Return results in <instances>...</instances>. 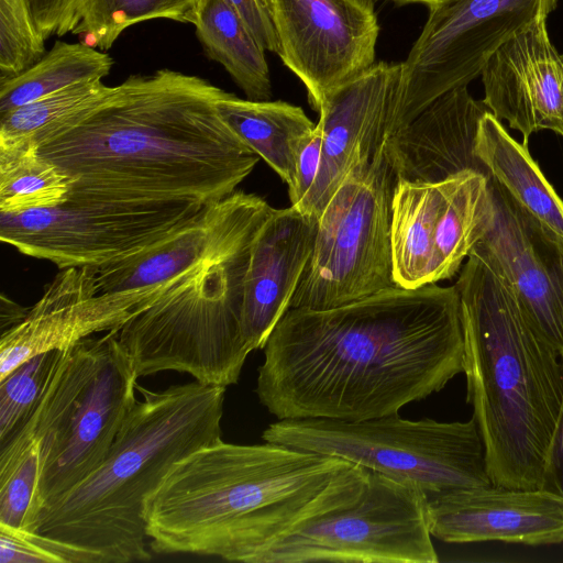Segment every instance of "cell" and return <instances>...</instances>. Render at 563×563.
I'll list each match as a JSON object with an SVG mask.
<instances>
[{
    "mask_svg": "<svg viewBox=\"0 0 563 563\" xmlns=\"http://www.w3.org/2000/svg\"><path fill=\"white\" fill-rule=\"evenodd\" d=\"M455 286L391 287L329 309L289 308L264 346L255 393L278 420L398 412L463 373Z\"/></svg>",
    "mask_w": 563,
    "mask_h": 563,
    "instance_id": "1",
    "label": "cell"
},
{
    "mask_svg": "<svg viewBox=\"0 0 563 563\" xmlns=\"http://www.w3.org/2000/svg\"><path fill=\"white\" fill-rule=\"evenodd\" d=\"M227 91L178 70L131 75L38 146L73 180L67 199H223L260 161L220 115Z\"/></svg>",
    "mask_w": 563,
    "mask_h": 563,
    "instance_id": "2",
    "label": "cell"
},
{
    "mask_svg": "<svg viewBox=\"0 0 563 563\" xmlns=\"http://www.w3.org/2000/svg\"><path fill=\"white\" fill-rule=\"evenodd\" d=\"M367 474L278 443L219 439L176 463L145 499L150 549L252 563L302 521L354 500Z\"/></svg>",
    "mask_w": 563,
    "mask_h": 563,
    "instance_id": "3",
    "label": "cell"
},
{
    "mask_svg": "<svg viewBox=\"0 0 563 563\" xmlns=\"http://www.w3.org/2000/svg\"><path fill=\"white\" fill-rule=\"evenodd\" d=\"M454 285L464 338L466 400L493 484L544 488L551 438L563 401V360L514 290L472 250Z\"/></svg>",
    "mask_w": 563,
    "mask_h": 563,
    "instance_id": "4",
    "label": "cell"
},
{
    "mask_svg": "<svg viewBox=\"0 0 563 563\" xmlns=\"http://www.w3.org/2000/svg\"><path fill=\"white\" fill-rule=\"evenodd\" d=\"M225 389L197 380L163 390L136 384L142 399L102 463L43 510L36 531L88 550L100 563L150 560L145 499L176 463L221 439Z\"/></svg>",
    "mask_w": 563,
    "mask_h": 563,
    "instance_id": "5",
    "label": "cell"
},
{
    "mask_svg": "<svg viewBox=\"0 0 563 563\" xmlns=\"http://www.w3.org/2000/svg\"><path fill=\"white\" fill-rule=\"evenodd\" d=\"M262 197L235 190L213 253L175 280L119 330L139 377L164 371L205 384H236L251 353L242 330L244 282L253 242L273 211Z\"/></svg>",
    "mask_w": 563,
    "mask_h": 563,
    "instance_id": "6",
    "label": "cell"
},
{
    "mask_svg": "<svg viewBox=\"0 0 563 563\" xmlns=\"http://www.w3.org/2000/svg\"><path fill=\"white\" fill-rule=\"evenodd\" d=\"M262 439L406 482L426 500L492 484L473 417L464 422L408 420L398 412L363 421L284 419L269 424Z\"/></svg>",
    "mask_w": 563,
    "mask_h": 563,
    "instance_id": "7",
    "label": "cell"
},
{
    "mask_svg": "<svg viewBox=\"0 0 563 563\" xmlns=\"http://www.w3.org/2000/svg\"><path fill=\"white\" fill-rule=\"evenodd\" d=\"M396 181L384 150L350 169L318 218L289 308L329 309L397 286L390 241Z\"/></svg>",
    "mask_w": 563,
    "mask_h": 563,
    "instance_id": "8",
    "label": "cell"
},
{
    "mask_svg": "<svg viewBox=\"0 0 563 563\" xmlns=\"http://www.w3.org/2000/svg\"><path fill=\"white\" fill-rule=\"evenodd\" d=\"M431 537L423 494L368 470L354 500L302 521L252 563H437Z\"/></svg>",
    "mask_w": 563,
    "mask_h": 563,
    "instance_id": "9",
    "label": "cell"
},
{
    "mask_svg": "<svg viewBox=\"0 0 563 563\" xmlns=\"http://www.w3.org/2000/svg\"><path fill=\"white\" fill-rule=\"evenodd\" d=\"M196 200L121 202L67 199L49 208L0 211V240L59 269L100 267L155 242L195 216Z\"/></svg>",
    "mask_w": 563,
    "mask_h": 563,
    "instance_id": "10",
    "label": "cell"
},
{
    "mask_svg": "<svg viewBox=\"0 0 563 563\" xmlns=\"http://www.w3.org/2000/svg\"><path fill=\"white\" fill-rule=\"evenodd\" d=\"M558 0H443L401 63V129L445 92L481 76L507 40L548 18Z\"/></svg>",
    "mask_w": 563,
    "mask_h": 563,
    "instance_id": "11",
    "label": "cell"
},
{
    "mask_svg": "<svg viewBox=\"0 0 563 563\" xmlns=\"http://www.w3.org/2000/svg\"><path fill=\"white\" fill-rule=\"evenodd\" d=\"M271 14L278 55L317 112L375 65L379 25L373 0H272Z\"/></svg>",
    "mask_w": 563,
    "mask_h": 563,
    "instance_id": "12",
    "label": "cell"
},
{
    "mask_svg": "<svg viewBox=\"0 0 563 563\" xmlns=\"http://www.w3.org/2000/svg\"><path fill=\"white\" fill-rule=\"evenodd\" d=\"M137 378L119 330L98 336L90 374L59 427L41 478L44 509L102 463L137 400Z\"/></svg>",
    "mask_w": 563,
    "mask_h": 563,
    "instance_id": "13",
    "label": "cell"
},
{
    "mask_svg": "<svg viewBox=\"0 0 563 563\" xmlns=\"http://www.w3.org/2000/svg\"><path fill=\"white\" fill-rule=\"evenodd\" d=\"M98 268L85 265L59 269L25 316L1 332L0 379L32 356L66 350L99 332L120 330L173 284L100 292Z\"/></svg>",
    "mask_w": 563,
    "mask_h": 563,
    "instance_id": "14",
    "label": "cell"
},
{
    "mask_svg": "<svg viewBox=\"0 0 563 563\" xmlns=\"http://www.w3.org/2000/svg\"><path fill=\"white\" fill-rule=\"evenodd\" d=\"M492 216L473 247L507 280L526 313L563 360V240L488 175Z\"/></svg>",
    "mask_w": 563,
    "mask_h": 563,
    "instance_id": "15",
    "label": "cell"
},
{
    "mask_svg": "<svg viewBox=\"0 0 563 563\" xmlns=\"http://www.w3.org/2000/svg\"><path fill=\"white\" fill-rule=\"evenodd\" d=\"M400 78L401 63H375L327 98L317 122L322 131L320 168L306 198L292 207L318 219L350 169L384 150L400 130Z\"/></svg>",
    "mask_w": 563,
    "mask_h": 563,
    "instance_id": "16",
    "label": "cell"
},
{
    "mask_svg": "<svg viewBox=\"0 0 563 563\" xmlns=\"http://www.w3.org/2000/svg\"><path fill=\"white\" fill-rule=\"evenodd\" d=\"M432 537L448 543H563V497L544 488L489 484L426 500Z\"/></svg>",
    "mask_w": 563,
    "mask_h": 563,
    "instance_id": "17",
    "label": "cell"
},
{
    "mask_svg": "<svg viewBox=\"0 0 563 563\" xmlns=\"http://www.w3.org/2000/svg\"><path fill=\"white\" fill-rule=\"evenodd\" d=\"M483 102L522 134L549 130L563 136V53L551 43L547 18L507 40L482 70Z\"/></svg>",
    "mask_w": 563,
    "mask_h": 563,
    "instance_id": "18",
    "label": "cell"
},
{
    "mask_svg": "<svg viewBox=\"0 0 563 563\" xmlns=\"http://www.w3.org/2000/svg\"><path fill=\"white\" fill-rule=\"evenodd\" d=\"M488 111L467 86L435 99L385 142V156L396 179L432 184L466 172L488 177L476 153L479 122Z\"/></svg>",
    "mask_w": 563,
    "mask_h": 563,
    "instance_id": "19",
    "label": "cell"
},
{
    "mask_svg": "<svg viewBox=\"0 0 563 563\" xmlns=\"http://www.w3.org/2000/svg\"><path fill=\"white\" fill-rule=\"evenodd\" d=\"M318 219L290 206L273 209L251 250L244 282L242 330L250 352L264 349L290 307L310 258Z\"/></svg>",
    "mask_w": 563,
    "mask_h": 563,
    "instance_id": "20",
    "label": "cell"
},
{
    "mask_svg": "<svg viewBox=\"0 0 563 563\" xmlns=\"http://www.w3.org/2000/svg\"><path fill=\"white\" fill-rule=\"evenodd\" d=\"M232 209V194L205 205L155 242L98 268L100 292L169 285L207 260L219 245Z\"/></svg>",
    "mask_w": 563,
    "mask_h": 563,
    "instance_id": "21",
    "label": "cell"
},
{
    "mask_svg": "<svg viewBox=\"0 0 563 563\" xmlns=\"http://www.w3.org/2000/svg\"><path fill=\"white\" fill-rule=\"evenodd\" d=\"M440 181L397 180L391 205L393 276L401 288L415 289L442 280L434 242Z\"/></svg>",
    "mask_w": 563,
    "mask_h": 563,
    "instance_id": "22",
    "label": "cell"
},
{
    "mask_svg": "<svg viewBox=\"0 0 563 563\" xmlns=\"http://www.w3.org/2000/svg\"><path fill=\"white\" fill-rule=\"evenodd\" d=\"M217 108L238 136L290 187L298 150L317 123L298 106L241 99L228 91Z\"/></svg>",
    "mask_w": 563,
    "mask_h": 563,
    "instance_id": "23",
    "label": "cell"
},
{
    "mask_svg": "<svg viewBox=\"0 0 563 563\" xmlns=\"http://www.w3.org/2000/svg\"><path fill=\"white\" fill-rule=\"evenodd\" d=\"M476 153L488 175L534 218L563 240V200L531 157L488 111L479 122Z\"/></svg>",
    "mask_w": 563,
    "mask_h": 563,
    "instance_id": "24",
    "label": "cell"
},
{
    "mask_svg": "<svg viewBox=\"0 0 563 563\" xmlns=\"http://www.w3.org/2000/svg\"><path fill=\"white\" fill-rule=\"evenodd\" d=\"M194 25L205 54L224 67L246 99H271L265 49L228 2L202 0Z\"/></svg>",
    "mask_w": 563,
    "mask_h": 563,
    "instance_id": "25",
    "label": "cell"
},
{
    "mask_svg": "<svg viewBox=\"0 0 563 563\" xmlns=\"http://www.w3.org/2000/svg\"><path fill=\"white\" fill-rule=\"evenodd\" d=\"M492 216L487 177L466 172L440 181L434 242L442 280L454 276L486 232Z\"/></svg>",
    "mask_w": 563,
    "mask_h": 563,
    "instance_id": "26",
    "label": "cell"
},
{
    "mask_svg": "<svg viewBox=\"0 0 563 563\" xmlns=\"http://www.w3.org/2000/svg\"><path fill=\"white\" fill-rule=\"evenodd\" d=\"M112 66V57L103 51L56 41L31 67L0 81V115L68 86L102 79Z\"/></svg>",
    "mask_w": 563,
    "mask_h": 563,
    "instance_id": "27",
    "label": "cell"
},
{
    "mask_svg": "<svg viewBox=\"0 0 563 563\" xmlns=\"http://www.w3.org/2000/svg\"><path fill=\"white\" fill-rule=\"evenodd\" d=\"M101 79L81 81L0 115V145L47 142L115 91Z\"/></svg>",
    "mask_w": 563,
    "mask_h": 563,
    "instance_id": "28",
    "label": "cell"
},
{
    "mask_svg": "<svg viewBox=\"0 0 563 563\" xmlns=\"http://www.w3.org/2000/svg\"><path fill=\"white\" fill-rule=\"evenodd\" d=\"M73 180L33 143L0 145V211L16 213L67 201Z\"/></svg>",
    "mask_w": 563,
    "mask_h": 563,
    "instance_id": "29",
    "label": "cell"
},
{
    "mask_svg": "<svg viewBox=\"0 0 563 563\" xmlns=\"http://www.w3.org/2000/svg\"><path fill=\"white\" fill-rule=\"evenodd\" d=\"M202 0H92L74 30L81 43L100 51L112 47L128 27L165 19L195 24Z\"/></svg>",
    "mask_w": 563,
    "mask_h": 563,
    "instance_id": "30",
    "label": "cell"
},
{
    "mask_svg": "<svg viewBox=\"0 0 563 563\" xmlns=\"http://www.w3.org/2000/svg\"><path fill=\"white\" fill-rule=\"evenodd\" d=\"M62 351L32 356L0 379V445L33 411Z\"/></svg>",
    "mask_w": 563,
    "mask_h": 563,
    "instance_id": "31",
    "label": "cell"
},
{
    "mask_svg": "<svg viewBox=\"0 0 563 563\" xmlns=\"http://www.w3.org/2000/svg\"><path fill=\"white\" fill-rule=\"evenodd\" d=\"M30 0H0V81L35 64L46 53Z\"/></svg>",
    "mask_w": 563,
    "mask_h": 563,
    "instance_id": "32",
    "label": "cell"
},
{
    "mask_svg": "<svg viewBox=\"0 0 563 563\" xmlns=\"http://www.w3.org/2000/svg\"><path fill=\"white\" fill-rule=\"evenodd\" d=\"M0 563H100V559L37 531L0 522Z\"/></svg>",
    "mask_w": 563,
    "mask_h": 563,
    "instance_id": "33",
    "label": "cell"
},
{
    "mask_svg": "<svg viewBox=\"0 0 563 563\" xmlns=\"http://www.w3.org/2000/svg\"><path fill=\"white\" fill-rule=\"evenodd\" d=\"M92 0H30L31 13L40 34L45 38L73 33Z\"/></svg>",
    "mask_w": 563,
    "mask_h": 563,
    "instance_id": "34",
    "label": "cell"
},
{
    "mask_svg": "<svg viewBox=\"0 0 563 563\" xmlns=\"http://www.w3.org/2000/svg\"><path fill=\"white\" fill-rule=\"evenodd\" d=\"M322 154V131L316 124L313 132L300 145L292 185L288 187L291 206L299 205L308 195L317 178Z\"/></svg>",
    "mask_w": 563,
    "mask_h": 563,
    "instance_id": "35",
    "label": "cell"
},
{
    "mask_svg": "<svg viewBox=\"0 0 563 563\" xmlns=\"http://www.w3.org/2000/svg\"><path fill=\"white\" fill-rule=\"evenodd\" d=\"M242 18L265 51L279 53L278 37L271 12L260 0H224Z\"/></svg>",
    "mask_w": 563,
    "mask_h": 563,
    "instance_id": "36",
    "label": "cell"
},
{
    "mask_svg": "<svg viewBox=\"0 0 563 563\" xmlns=\"http://www.w3.org/2000/svg\"><path fill=\"white\" fill-rule=\"evenodd\" d=\"M544 489L563 497V401L548 450Z\"/></svg>",
    "mask_w": 563,
    "mask_h": 563,
    "instance_id": "37",
    "label": "cell"
},
{
    "mask_svg": "<svg viewBox=\"0 0 563 563\" xmlns=\"http://www.w3.org/2000/svg\"><path fill=\"white\" fill-rule=\"evenodd\" d=\"M27 308L19 306L16 302L1 296V332L18 323L26 313Z\"/></svg>",
    "mask_w": 563,
    "mask_h": 563,
    "instance_id": "38",
    "label": "cell"
},
{
    "mask_svg": "<svg viewBox=\"0 0 563 563\" xmlns=\"http://www.w3.org/2000/svg\"><path fill=\"white\" fill-rule=\"evenodd\" d=\"M400 3H422L427 5L429 9L439 4L443 0H391Z\"/></svg>",
    "mask_w": 563,
    "mask_h": 563,
    "instance_id": "39",
    "label": "cell"
},
{
    "mask_svg": "<svg viewBox=\"0 0 563 563\" xmlns=\"http://www.w3.org/2000/svg\"><path fill=\"white\" fill-rule=\"evenodd\" d=\"M262 4L271 12L272 0H260Z\"/></svg>",
    "mask_w": 563,
    "mask_h": 563,
    "instance_id": "40",
    "label": "cell"
}]
</instances>
